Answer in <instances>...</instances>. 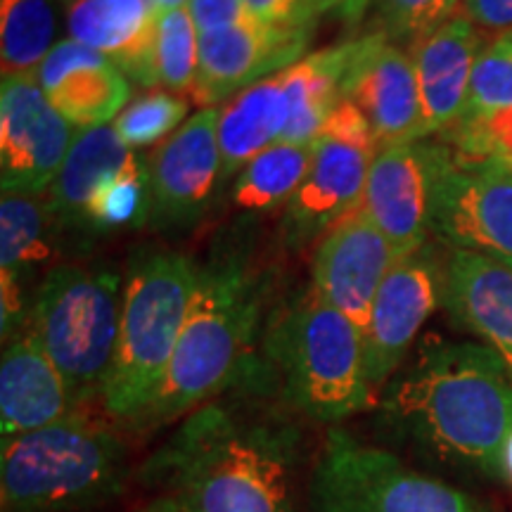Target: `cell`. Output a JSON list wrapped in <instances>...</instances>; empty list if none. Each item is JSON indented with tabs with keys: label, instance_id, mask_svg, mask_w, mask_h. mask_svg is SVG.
<instances>
[{
	"label": "cell",
	"instance_id": "11",
	"mask_svg": "<svg viewBox=\"0 0 512 512\" xmlns=\"http://www.w3.org/2000/svg\"><path fill=\"white\" fill-rule=\"evenodd\" d=\"M432 230L460 252L512 268V169L505 164H456L448 155L432 202Z\"/></svg>",
	"mask_w": 512,
	"mask_h": 512
},
{
	"label": "cell",
	"instance_id": "30",
	"mask_svg": "<svg viewBox=\"0 0 512 512\" xmlns=\"http://www.w3.org/2000/svg\"><path fill=\"white\" fill-rule=\"evenodd\" d=\"M197 29L185 8L159 12L157 17V74L169 93L190 95L197 79Z\"/></svg>",
	"mask_w": 512,
	"mask_h": 512
},
{
	"label": "cell",
	"instance_id": "18",
	"mask_svg": "<svg viewBox=\"0 0 512 512\" xmlns=\"http://www.w3.org/2000/svg\"><path fill=\"white\" fill-rule=\"evenodd\" d=\"M50 105L72 126L91 128L119 117L131 86L117 64L98 50L67 38L53 46L36 72Z\"/></svg>",
	"mask_w": 512,
	"mask_h": 512
},
{
	"label": "cell",
	"instance_id": "43",
	"mask_svg": "<svg viewBox=\"0 0 512 512\" xmlns=\"http://www.w3.org/2000/svg\"><path fill=\"white\" fill-rule=\"evenodd\" d=\"M150 3H152V5H155V0H150Z\"/></svg>",
	"mask_w": 512,
	"mask_h": 512
},
{
	"label": "cell",
	"instance_id": "2",
	"mask_svg": "<svg viewBox=\"0 0 512 512\" xmlns=\"http://www.w3.org/2000/svg\"><path fill=\"white\" fill-rule=\"evenodd\" d=\"M297 467L292 425L214 399L178 422L140 479L188 512H304Z\"/></svg>",
	"mask_w": 512,
	"mask_h": 512
},
{
	"label": "cell",
	"instance_id": "36",
	"mask_svg": "<svg viewBox=\"0 0 512 512\" xmlns=\"http://www.w3.org/2000/svg\"><path fill=\"white\" fill-rule=\"evenodd\" d=\"M256 19L275 27H311L313 0H245Z\"/></svg>",
	"mask_w": 512,
	"mask_h": 512
},
{
	"label": "cell",
	"instance_id": "29",
	"mask_svg": "<svg viewBox=\"0 0 512 512\" xmlns=\"http://www.w3.org/2000/svg\"><path fill=\"white\" fill-rule=\"evenodd\" d=\"M152 190L150 164L133 152L117 176L95 190L86 209V228L114 230L140 228L150 223Z\"/></svg>",
	"mask_w": 512,
	"mask_h": 512
},
{
	"label": "cell",
	"instance_id": "24",
	"mask_svg": "<svg viewBox=\"0 0 512 512\" xmlns=\"http://www.w3.org/2000/svg\"><path fill=\"white\" fill-rule=\"evenodd\" d=\"M287 121L290 100L280 72L235 95L219 114L223 181L280 143Z\"/></svg>",
	"mask_w": 512,
	"mask_h": 512
},
{
	"label": "cell",
	"instance_id": "26",
	"mask_svg": "<svg viewBox=\"0 0 512 512\" xmlns=\"http://www.w3.org/2000/svg\"><path fill=\"white\" fill-rule=\"evenodd\" d=\"M313 150L316 145L275 143L268 147L240 171L230 197L233 207L247 214H266L290 204L294 192L309 174Z\"/></svg>",
	"mask_w": 512,
	"mask_h": 512
},
{
	"label": "cell",
	"instance_id": "25",
	"mask_svg": "<svg viewBox=\"0 0 512 512\" xmlns=\"http://www.w3.org/2000/svg\"><path fill=\"white\" fill-rule=\"evenodd\" d=\"M349 41L342 46L318 50L292 67L283 69L290 121L280 143L313 147L323 136L325 119L339 100V86L347 72Z\"/></svg>",
	"mask_w": 512,
	"mask_h": 512
},
{
	"label": "cell",
	"instance_id": "10",
	"mask_svg": "<svg viewBox=\"0 0 512 512\" xmlns=\"http://www.w3.org/2000/svg\"><path fill=\"white\" fill-rule=\"evenodd\" d=\"M446 294V264L441 266L430 247L396 259L375 294L366 330L363 356L373 394L399 373L403 358L427 318L437 311Z\"/></svg>",
	"mask_w": 512,
	"mask_h": 512
},
{
	"label": "cell",
	"instance_id": "12",
	"mask_svg": "<svg viewBox=\"0 0 512 512\" xmlns=\"http://www.w3.org/2000/svg\"><path fill=\"white\" fill-rule=\"evenodd\" d=\"M446 164V145L422 140L380 147L370 164L361 209L399 259L425 247V235L432 228L434 188Z\"/></svg>",
	"mask_w": 512,
	"mask_h": 512
},
{
	"label": "cell",
	"instance_id": "3",
	"mask_svg": "<svg viewBox=\"0 0 512 512\" xmlns=\"http://www.w3.org/2000/svg\"><path fill=\"white\" fill-rule=\"evenodd\" d=\"M266 283L238 259L197 266L188 318L150 406L131 432L176 425L233 387L264 318Z\"/></svg>",
	"mask_w": 512,
	"mask_h": 512
},
{
	"label": "cell",
	"instance_id": "39",
	"mask_svg": "<svg viewBox=\"0 0 512 512\" xmlns=\"http://www.w3.org/2000/svg\"><path fill=\"white\" fill-rule=\"evenodd\" d=\"M136 512H188V510H185L183 505L176 501V498L157 494L155 498H152V501H147L145 505H140Z\"/></svg>",
	"mask_w": 512,
	"mask_h": 512
},
{
	"label": "cell",
	"instance_id": "40",
	"mask_svg": "<svg viewBox=\"0 0 512 512\" xmlns=\"http://www.w3.org/2000/svg\"><path fill=\"white\" fill-rule=\"evenodd\" d=\"M503 475L512 482V432L508 434V439H505V446H503Z\"/></svg>",
	"mask_w": 512,
	"mask_h": 512
},
{
	"label": "cell",
	"instance_id": "28",
	"mask_svg": "<svg viewBox=\"0 0 512 512\" xmlns=\"http://www.w3.org/2000/svg\"><path fill=\"white\" fill-rule=\"evenodd\" d=\"M55 34L50 0H0L3 76L36 74L46 60Z\"/></svg>",
	"mask_w": 512,
	"mask_h": 512
},
{
	"label": "cell",
	"instance_id": "27",
	"mask_svg": "<svg viewBox=\"0 0 512 512\" xmlns=\"http://www.w3.org/2000/svg\"><path fill=\"white\" fill-rule=\"evenodd\" d=\"M53 216L46 204L31 195H3L0 202V273L27 280L36 266L53 254L50 226Z\"/></svg>",
	"mask_w": 512,
	"mask_h": 512
},
{
	"label": "cell",
	"instance_id": "9",
	"mask_svg": "<svg viewBox=\"0 0 512 512\" xmlns=\"http://www.w3.org/2000/svg\"><path fill=\"white\" fill-rule=\"evenodd\" d=\"M76 128L50 105L36 74L3 76L0 88V188L38 197L60 174Z\"/></svg>",
	"mask_w": 512,
	"mask_h": 512
},
{
	"label": "cell",
	"instance_id": "22",
	"mask_svg": "<svg viewBox=\"0 0 512 512\" xmlns=\"http://www.w3.org/2000/svg\"><path fill=\"white\" fill-rule=\"evenodd\" d=\"M444 304L458 325L496 351L512 375V268L456 249L446 261Z\"/></svg>",
	"mask_w": 512,
	"mask_h": 512
},
{
	"label": "cell",
	"instance_id": "1",
	"mask_svg": "<svg viewBox=\"0 0 512 512\" xmlns=\"http://www.w3.org/2000/svg\"><path fill=\"white\" fill-rule=\"evenodd\" d=\"M380 420L425 460L498 479L512 432V375L486 344H422L384 389Z\"/></svg>",
	"mask_w": 512,
	"mask_h": 512
},
{
	"label": "cell",
	"instance_id": "21",
	"mask_svg": "<svg viewBox=\"0 0 512 512\" xmlns=\"http://www.w3.org/2000/svg\"><path fill=\"white\" fill-rule=\"evenodd\" d=\"M157 17L150 0H72L69 36L117 64L126 79L152 88L157 74Z\"/></svg>",
	"mask_w": 512,
	"mask_h": 512
},
{
	"label": "cell",
	"instance_id": "35",
	"mask_svg": "<svg viewBox=\"0 0 512 512\" xmlns=\"http://www.w3.org/2000/svg\"><path fill=\"white\" fill-rule=\"evenodd\" d=\"M188 12L195 22L197 34H211V31L259 22L249 12L245 0H188Z\"/></svg>",
	"mask_w": 512,
	"mask_h": 512
},
{
	"label": "cell",
	"instance_id": "41",
	"mask_svg": "<svg viewBox=\"0 0 512 512\" xmlns=\"http://www.w3.org/2000/svg\"><path fill=\"white\" fill-rule=\"evenodd\" d=\"M185 5H188V0H155V8H157V12L178 10V8H185Z\"/></svg>",
	"mask_w": 512,
	"mask_h": 512
},
{
	"label": "cell",
	"instance_id": "38",
	"mask_svg": "<svg viewBox=\"0 0 512 512\" xmlns=\"http://www.w3.org/2000/svg\"><path fill=\"white\" fill-rule=\"evenodd\" d=\"M373 0H313V12L325 15V12H335L344 22L356 24L358 19L366 15Z\"/></svg>",
	"mask_w": 512,
	"mask_h": 512
},
{
	"label": "cell",
	"instance_id": "32",
	"mask_svg": "<svg viewBox=\"0 0 512 512\" xmlns=\"http://www.w3.org/2000/svg\"><path fill=\"white\" fill-rule=\"evenodd\" d=\"M512 107V34L482 48L472 69L470 95L463 117L491 114Z\"/></svg>",
	"mask_w": 512,
	"mask_h": 512
},
{
	"label": "cell",
	"instance_id": "37",
	"mask_svg": "<svg viewBox=\"0 0 512 512\" xmlns=\"http://www.w3.org/2000/svg\"><path fill=\"white\" fill-rule=\"evenodd\" d=\"M463 15L479 29V34L501 38L512 34V0H465Z\"/></svg>",
	"mask_w": 512,
	"mask_h": 512
},
{
	"label": "cell",
	"instance_id": "13",
	"mask_svg": "<svg viewBox=\"0 0 512 512\" xmlns=\"http://www.w3.org/2000/svg\"><path fill=\"white\" fill-rule=\"evenodd\" d=\"M339 98L351 100L366 114L377 147L422 140L420 88L413 55L380 31L349 41V62Z\"/></svg>",
	"mask_w": 512,
	"mask_h": 512
},
{
	"label": "cell",
	"instance_id": "7",
	"mask_svg": "<svg viewBox=\"0 0 512 512\" xmlns=\"http://www.w3.org/2000/svg\"><path fill=\"white\" fill-rule=\"evenodd\" d=\"M121 280L110 268L64 264L34 292L27 330L60 370L76 408L102 401L117 354Z\"/></svg>",
	"mask_w": 512,
	"mask_h": 512
},
{
	"label": "cell",
	"instance_id": "5",
	"mask_svg": "<svg viewBox=\"0 0 512 512\" xmlns=\"http://www.w3.org/2000/svg\"><path fill=\"white\" fill-rule=\"evenodd\" d=\"M195 283L197 266L181 252L143 249L128 261L117 354L100 401L121 430H133L157 394L188 318Z\"/></svg>",
	"mask_w": 512,
	"mask_h": 512
},
{
	"label": "cell",
	"instance_id": "8",
	"mask_svg": "<svg viewBox=\"0 0 512 512\" xmlns=\"http://www.w3.org/2000/svg\"><path fill=\"white\" fill-rule=\"evenodd\" d=\"M304 512H484L475 498L408 467L389 448L332 427L306 484Z\"/></svg>",
	"mask_w": 512,
	"mask_h": 512
},
{
	"label": "cell",
	"instance_id": "19",
	"mask_svg": "<svg viewBox=\"0 0 512 512\" xmlns=\"http://www.w3.org/2000/svg\"><path fill=\"white\" fill-rule=\"evenodd\" d=\"M482 34L465 15L448 17L411 48L418 74L422 138L444 133L463 117Z\"/></svg>",
	"mask_w": 512,
	"mask_h": 512
},
{
	"label": "cell",
	"instance_id": "6",
	"mask_svg": "<svg viewBox=\"0 0 512 512\" xmlns=\"http://www.w3.org/2000/svg\"><path fill=\"white\" fill-rule=\"evenodd\" d=\"M266 356L287 401L320 425H339L373 406L363 332L316 290L273 316Z\"/></svg>",
	"mask_w": 512,
	"mask_h": 512
},
{
	"label": "cell",
	"instance_id": "23",
	"mask_svg": "<svg viewBox=\"0 0 512 512\" xmlns=\"http://www.w3.org/2000/svg\"><path fill=\"white\" fill-rule=\"evenodd\" d=\"M131 155L114 126L79 128L60 174L48 190L46 207L57 226L86 228V209L95 190L117 176Z\"/></svg>",
	"mask_w": 512,
	"mask_h": 512
},
{
	"label": "cell",
	"instance_id": "42",
	"mask_svg": "<svg viewBox=\"0 0 512 512\" xmlns=\"http://www.w3.org/2000/svg\"><path fill=\"white\" fill-rule=\"evenodd\" d=\"M463 3V0H444V10H446V17H453V12L458 10V5Z\"/></svg>",
	"mask_w": 512,
	"mask_h": 512
},
{
	"label": "cell",
	"instance_id": "15",
	"mask_svg": "<svg viewBox=\"0 0 512 512\" xmlns=\"http://www.w3.org/2000/svg\"><path fill=\"white\" fill-rule=\"evenodd\" d=\"M197 79L190 102L214 107L254 83L292 67L309 46L311 27H275L266 22L242 24L211 34H197Z\"/></svg>",
	"mask_w": 512,
	"mask_h": 512
},
{
	"label": "cell",
	"instance_id": "20",
	"mask_svg": "<svg viewBox=\"0 0 512 512\" xmlns=\"http://www.w3.org/2000/svg\"><path fill=\"white\" fill-rule=\"evenodd\" d=\"M79 411L53 358L24 330L5 344L0 361V434L17 437Z\"/></svg>",
	"mask_w": 512,
	"mask_h": 512
},
{
	"label": "cell",
	"instance_id": "34",
	"mask_svg": "<svg viewBox=\"0 0 512 512\" xmlns=\"http://www.w3.org/2000/svg\"><path fill=\"white\" fill-rule=\"evenodd\" d=\"M320 138H330L337 140V143L361 147V150L373 152V155H377V150H380L368 117L347 98H339L337 105L332 107L328 119H325L323 136Z\"/></svg>",
	"mask_w": 512,
	"mask_h": 512
},
{
	"label": "cell",
	"instance_id": "33",
	"mask_svg": "<svg viewBox=\"0 0 512 512\" xmlns=\"http://www.w3.org/2000/svg\"><path fill=\"white\" fill-rule=\"evenodd\" d=\"M444 0H380V22L389 41L415 46L446 22Z\"/></svg>",
	"mask_w": 512,
	"mask_h": 512
},
{
	"label": "cell",
	"instance_id": "4",
	"mask_svg": "<svg viewBox=\"0 0 512 512\" xmlns=\"http://www.w3.org/2000/svg\"><path fill=\"white\" fill-rule=\"evenodd\" d=\"M121 427L76 411L0 439V510L95 512L126 494L131 465Z\"/></svg>",
	"mask_w": 512,
	"mask_h": 512
},
{
	"label": "cell",
	"instance_id": "31",
	"mask_svg": "<svg viewBox=\"0 0 512 512\" xmlns=\"http://www.w3.org/2000/svg\"><path fill=\"white\" fill-rule=\"evenodd\" d=\"M188 114V100L166 91H147L121 110L114 121L121 143L128 150L150 147L169 136Z\"/></svg>",
	"mask_w": 512,
	"mask_h": 512
},
{
	"label": "cell",
	"instance_id": "14",
	"mask_svg": "<svg viewBox=\"0 0 512 512\" xmlns=\"http://www.w3.org/2000/svg\"><path fill=\"white\" fill-rule=\"evenodd\" d=\"M219 110L209 107L185 121L150 159L152 214L157 230L197 223L223 181Z\"/></svg>",
	"mask_w": 512,
	"mask_h": 512
},
{
	"label": "cell",
	"instance_id": "17",
	"mask_svg": "<svg viewBox=\"0 0 512 512\" xmlns=\"http://www.w3.org/2000/svg\"><path fill=\"white\" fill-rule=\"evenodd\" d=\"M375 155L361 147L320 138L313 162L285 209V240L304 247L328 233L339 219L361 204Z\"/></svg>",
	"mask_w": 512,
	"mask_h": 512
},
{
	"label": "cell",
	"instance_id": "16",
	"mask_svg": "<svg viewBox=\"0 0 512 512\" xmlns=\"http://www.w3.org/2000/svg\"><path fill=\"white\" fill-rule=\"evenodd\" d=\"M396 259L399 256L394 247L358 204L318 245L313 259V290L363 332L375 294Z\"/></svg>",
	"mask_w": 512,
	"mask_h": 512
}]
</instances>
